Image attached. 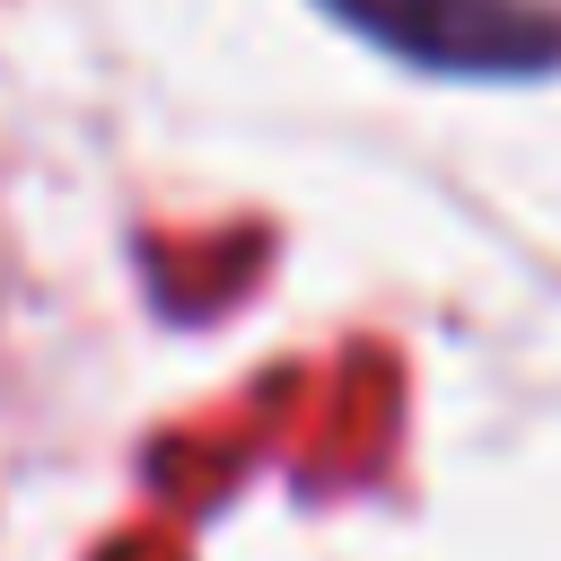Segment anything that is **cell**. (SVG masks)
Segmentation results:
<instances>
[{
	"mask_svg": "<svg viewBox=\"0 0 561 561\" xmlns=\"http://www.w3.org/2000/svg\"><path fill=\"white\" fill-rule=\"evenodd\" d=\"M324 9L421 70L517 79V70L561 61V18H543L535 0H324Z\"/></svg>",
	"mask_w": 561,
	"mask_h": 561,
	"instance_id": "cell-1",
	"label": "cell"
}]
</instances>
